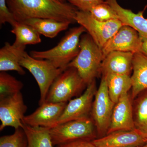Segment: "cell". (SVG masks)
Here are the masks:
<instances>
[{
	"label": "cell",
	"instance_id": "cell-24",
	"mask_svg": "<svg viewBox=\"0 0 147 147\" xmlns=\"http://www.w3.org/2000/svg\"><path fill=\"white\" fill-rule=\"evenodd\" d=\"M24 84L6 71L0 72V99L21 92Z\"/></svg>",
	"mask_w": 147,
	"mask_h": 147
},
{
	"label": "cell",
	"instance_id": "cell-12",
	"mask_svg": "<svg viewBox=\"0 0 147 147\" xmlns=\"http://www.w3.org/2000/svg\"><path fill=\"white\" fill-rule=\"evenodd\" d=\"M67 103L45 102L34 112L25 116L23 123L32 127L52 128L61 115Z\"/></svg>",
	"mask_w": 147,
	"mask_h": 147
},
{
	"label": "cell",
	"instance_id": "cell-28",
	"mask_svg": "<svg viewBox=\"0 0 147 147\" xmlns=\"http://www.w3.org/2000/svg\"><path fill=\"white\" fill-rule=\"evenodd\" d=\"M16 20L9 11L6 0H0V24L1 26L9 23L12 26Z\"/></svg>",
	"mask_w": 147,
	"mask_h": 147
},
{
	"label": "cell",
	"instance_id": "cell-18",
	"mask_svg": "<svg viewBox=\"0 0 147 147\" xmlns=\"http://www.w3.org/2000/svg\"><path fill=\"white\" fill-rule=\"evenodd\" d=\"M131 78V97L133 100L141 92L147 89V57L142 53L134 54Z\"/></svg>",
	"mask_w": 147,
	"mask_h": 147
},
{
	"label": "cell",
	"instance_id": "cell-30",
	"mask_svg": "<svg viewBox=\"0 0 147 147\" xmlns=\"http://www.w3.org/2000/svg\"><path fill=\"white\" fill-rule=\"evenodd\" d=\"M142 40L141 53L147 57V38L140 36Z\"/></svg>",
	"mask_w": 147,
	"mask_h": 147
},
{
	"label": "cell",
	"instance_id": "cell-4",
	"mask_svg": "<svg viewBox=\"0 0 147 147\" xmlns=\"http://www.w3.org/2000/svg\"><path fill=\"white\" fill-rule=\"evenodd\" d=\"M87 86L76 68L67 67L53 82L45 102H68L81 95Z\"/></svg>",
	"mask_w": 147,
	"mask_h": 147
},
{
	"label": "cell",
	"instance_id": "cell-31",
	"mask_svg": "<svg viewBox=\"0 0 147 147\" xmlns=\"http://www.w3.org/2000/svg\"><path fill=\"white\" fill-rule=\"evenodd\" d=\"M59 1H60L61 2H66V0H59Z\"/></svg>",
	"mask_w": 147,
	"mask_h": 147
},
{
	"label": "cell",
	"instance_id": "cell-15",
	"mask_svg": "<svg viewBox=\"0 0 147 147\" xmlns=\"http://www.w3.org/2000/svg\"><path fill=\"white\" fill-rule=\"evenodd\" d=\"M134 55L130 52H110L102 61L100 73L102 75L113 74L130 76L132 71Z\"/></svg>",
	"mask_w": 147,
	"mask_h": 147
},
{
	"label": "cell",
	"instance_id": "cell-11",
	"mask_svg": "<svg viewBox=\"0 0 147 147\" xmlns=\"http://www.w3.org/2000/svg\"><path fill=\"white\" fill-rule=\"evenodd\" d=\"M141 46L139 33L132 27L123 25L102 48L103 58L113 51L141 53Z\"/></svg>",
	"mask_w": 147,
	"mask_h": 147
},
{
	"label": "cell",
	"instance_id": "cell-16",
	"mask_svg": "<svg viewBox=\"0 0 147 147\" xmlns=\"http://www.w3.org/2000/svg\"><path fill=\"white\" fill-rule=\"evenodd\" d=\"M118 16L124 25L135 29L140 36L147 38V19L144 16V11L135 13L131 10L122 7L117 0H105Z\"/></svg>",
	"mask_w": 147,
	"mask_h": 147
},
{
	"label": "cell",
	"instance_id": "cell-17",
	"mask_svg": "<svg viewBox=\"0 0 147 147\" xmlns=\"http://www.w3.org/2000/svg\"><path fill=\"white\" fill-rule=\"evenodd\" d=\"M26 47H17L6 42L0 49V71H15L20 75L26 74L20 61L25 53Z\"/></svg>",
	"mask_w": 147,
	"mask_h": 147
},
{
	"label": "cell",
	"instance_id": "cell-33",
	"mask_svg": "<svg viewBox=\"0 0 147 147\" xmlns=\"http://www.w3.org/2000/svg\"><path fill=\"white\" fill-rule=\"evenodd\" d=\"M145 147L144 146H137V147Z\"/></svg>",
	"mask_w": 147,
	"mask_h": 147
},
{
	"label": "cell",
	"instance_id": "cell-23",
	"mask_svg": "<svg viewBox=\"0 0 147 147\" xmlns=\"http://www.w3.org/2000/svg\"><path fill=\"white\" fill-rule=\"evenodd\" d=\"M26 134L28 147H54L50 133V128L32 127L23 123Z\"/></svg>",
	"mask_w": 147,
	"mask_h": 147
},
{
	"label": "cell",
	"instance_id": "cell-22",
	"mask_svg": "<svg viewBox=\"0 0 147 147\" xmlns=\"http://www.w3.org/2000/svg\"><path fill=\"white\" fill-rule=\"evenodd\" d=\"M11 26L12 29L11 32L16 36L13 45L26 47L27 45H35L41 42L40 34L28 24L16 21Z\"/></svg>",
	"mask_w": 147,
	"mask_h": 147
},
{
	"label": "cell",
	"instance_id": "cell-13",
	"mask_svg": "<svg viewBox=\"0 0 147 147\" xmlns=\"http://www.w3.org/2000/svg\"><path fill=\"white\" fill-rule=\"evenodd\" d=\"M132 101L128 92L121 96L115 104L107 134L116 131L135 129Z\"/></svg>",
	"mask_w": 147,
	"mask_h": 147
},
{
	"label": "cell",
	"instance_id": "cell-1",
	"mask_svg": "<svg viewBox=\"0 0 147 147\" xmlns=\"http://www.w3.org/2000/svg\"><path fill=\"white\" fill-rule=\"evenodd\" d=\"M9 11L16 21L32 18H50L70 24L76 23L78 9L59 0H6Z\"/></svg>",
	"mask_w": 147,
	"mask_h": 147
},
{
	"label": "cell",
	"instance_id": "cell-5",
	"mask_svg": "<svg viewBox=\"0 0 147 147\" xmlns=\"http://www.w3.org/2000/svg\"><path fill=\"white\" fill-rule=\"evenodd\" d=\"M50 133L54 146L78 140L92 142L97 138L94 123L91 117L58 125L50 129Z\"/></svg>",
	"mask_w": 147,
	"mask_h": 147
},
{
	"label": "cell",
	"instance_id": "cell-10",
	"mask_svg": "<svg viewBox=\"0 0 147 147\" xmlns=\"http://www.w3.org/2000/svg\"><path fill=\"white\" fill-rule=\"evenodd\" d=\"M27 109L21 92L0 99V131L8 126L15 129L23 128L22 121Z\"/></svg>",
	"mask_w": 147,
	"mask_h": 147
},
{
	"label": "cell",
	"instance_id": "cell-20",
	"mask_svg": "<svg viewBox=\"0 0 147 147\" xmlns=\"http://www.w3.org/2000/svg\"><path fill=\"white\" fill-rule=\"evenodd\" d=\"M102 76L105 77L109 96L115 103L117 102L123 94L128 93L132 87L130 76L113 74Z\"/></svg>",
	"mask_w": 147,
	"mask_h": 147
},
{
	"label": "cell",
	"instance_id": "cell-21",
	"mask_svg": "<svg viewBox=\"0 0 147 147\" xmlns=\"http://www.w3.org/2000/svg\"><path fill=\"white\" fill-rule=\"evenodd\" d=\"M133 100L135 129L147 141V89L141 92Z\"/></svg>",
	"mask_w": 147,
	"mask_h": 147
},
{
	"label": "cell",
	"instance_id": "cell-2",
	"mask_svg": "<svg viewBox=\"0 0 147 147\" xmlns=\"http://www.w3.org/2000/svg\"><path fill=\"white\" fill-rule=\"evenodd\" d=\"M86 32L81 26L71 28L57 46L45 51H31L30 55L38 59L47 60L57 68L65 69L78 55L81 37Z\"/></svg>",
	"mask_w": 147,
	"mask_h": 147
},
{
	"label": "cell",
	"instance_id": "cell-7",
	"mask_svg": "<svg viewBox=\"0 0 147 147\" xmlns=\"http://www.w3.org/2000/svg\"><path fill=\"white\" fill-rule=\"evenodd\" d=\"M115 103L110 98L105 77L102 76L93 102L91 117L94 123L97 138L108 133L111 117Z\"/></svg>",
	"mask_w": 147,
	"mask_h": 147
},
{
	"label": "cell",
	"instance_id": "cell-6",
	"mask_svg": "<svg viewBox=\"0 0 147 147\" xmlns=\"http://www.w3.org/2000/svg\"><path fill=\"white\" fill-rule=\"evenodd\" d=\"M23 68L26 69L35 79L40 92L39 105L45 102L51 85L55 79L65 69L57 68L47 60L38 59L26 52L20 61Z\"/></svg>",
	"mask_w": 147,
	"mask_h": 147
},
{
	"label": "cell",
	"instance_id": "cell-3",
	"mask_svg": "<svg viewBox=\"0 0 147 147\" xmlns=\"http://www.w3.org/2000/svg\"><path fill=\"white\" fill-rule=\"evenodd\" d=\"M79 53L67 67L76 68L85 84L88 85L95 80L100 73L103 61L102 49L88 34L82 35L79 42Z\"/></svg>",
	"mask_w": 147,
	"mask_h": 147
},
{
	"label": "cell",
	"instance_id": "cell-26",
	"mask_svg": "<svg viewBox=\"0 0 147 147\" xmlns=\"http://www.w3.org/2000/svg\"><path fill=\"white\" fill-rule=\"evenodd\" d=\"M89 12L96 19L101 21L119 19L116 11L106 1L93 7Z\"/></svg>",
	"mask_w": 147,
	"mask_h": 147
},
{
	"label": "cell",
	"instance_id": "cell-9",
	"mask_svg": "<svg viewBox=\"0 0 147 147\" xmlns=\"http://www.w3.org/2000/svg\"><path fill=\"white\" fill-rule=\"evenodd\" d=\"M97 89L95 80L88 84L81 95L67 102L63 113L53 127L69 121L89 117Z\"/></svg>",
	"mask_w": 147,
	"mask_h": 147
},
{
	"label": "cell",
	"instance_id": "cell-25",
	"mask_svg": "<svg viewBox=\"0 0 147 147\" xmlns=\"http://www.w3.org/2000/svg\"><path fill=\"white\" fill-rule=\"evenodd\" d=\"M26 134L24 129H15L13 134L0 138V147H28Z\"/></svg>",
	"mask_w": 147,
	"mask_h": 147
},
{
	"label": "cell",
	"instance_id": "cell-32",
	"mask_svg": "<svg viewBox=\"0 0 147 147\" xmlns=\"http://www.w3.org/2000/svg\"><path fill=\"white\" fill-rule=\"evenodd\" d=\"M144 147H147V142H146V145H145Z\"/></svg>",
	"mask_w": 147,
	"mask_h": 147
},
{
	"label": "cell",
	"instance_id": "cell-19",
	"mask_svg": "<svg viewBox=\"0 0 147 147\" xmlns=\"http://www.w3.org/2000/svg\"><path fill=\"white\" fill-rule=\"evenodd\" d=\"M21 22L33 27L40 34L50 38H55L61 32L68 28L71 24L50 18H30Z\"/></svg>",
	"mask_w": 147,
	"mask_h": 147
},
{
	"label": "cell",
	"instance_id": "cell-14",
	"mask_svg": "<svg viewBox=\"0 0 147 147\" xmlns=\"http://www.w3.org/2000/svg\"><path fill=\"white\" fill-rule=\"evenodd\" d=\"M147 142L136 129L114 131L92 141L97 147L144 146Z\"/></svg>",
	"mask_w": 147,
	"mask_h": 147
},
{
	"label": "cell",
	"instance_id": "cell-8",
	"mask_svg": "<svg viewBox=\"0 0 147 147\" xmlns=\"http://www.w3.org/2000/svg\"><path fill=\"white\" fill-rule=\"evenodd\" d=\"M75 19L76 23L86 29L101 49L124 25L119 19L101 21L94 18L89 11L79 10L76 12Z\"/></svg>",
	"mask_w": 147,
	"mask_h": 147
},
{
	"label": "cell",
	"instance_id": "cell-29",
	"mask_svg": "<svg viewBox=\"0 0 147 147\" xmlns=\"http://www.w3.org/2000/svg\"><path fill=\"white\" fill-rule=\"evenodd\" d=\"M56 147H97L90 141L78 140L57 145Z\"/></svg>",
	"mask_w": 147,
	"mask_h": 147
},
{
	"label": "cell",
	"instance_id": "cell-27",
	"mask_svg": "<svg viewBox=\"0 0 147 147\" xmlns=\"http://www.w3.org/2000/svg\"><path fill=\"white\" fill-rule=\"evenodd\" d=\"M79 10L90 11L93 7L104 2L105 0H66Z\"/></svg>",
	"mask_w": 147,
	"mask_h": 147
}]
</instances>
